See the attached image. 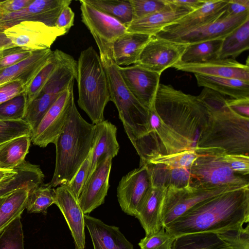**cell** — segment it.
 Instances as JSON below:
<instances>
[{
	"mask_svg": "<svg viewBox=\"0 0 249 249\" xmlns=\"http://www.w3.org/2000/svg\"><path fill=\"white\" fill-rule=\"evenodd\" d=\"M53 52L51 49L33 51L25 60L0 70V87L7 83L19 80L27 89L51 57Z\"/></svg>",
	"mask_w": 249,
	"mask_h": 249,
	"instance_id": "cell-22",
	"label": "cell"
},
{
	"mask_svg": "<svg viewBox=\"0 0 249 249\" xmlns=\"http://www.w3.org/2000/svg\"><path fill=\"white\" fill-rule=\"evenodd\" d=\"M167 0L168 4L163 9L145 18L133 20L126 26V32L154 36L164 28L193 11Z\"/></svg>",
	"mask_w": 249,
	"mask_h": 249,
	"instance_id": "cell-21",
	"label": "cell"
},
{
	"mask_svg": "<svg viewBox=\"0 0 249 249\" xmlns=\"http://www.w3.org/2000/svg\"><path fill=\"white\" fill-rule=\"evenodd\" d=\"M199 156L194 150H186L172 154L158 156L149 160L147 163L162 164L171 168H189Z\"/></svg>",
	"mask_w": 249,
	"mask_h": 249,
	"instance_id": "cell-40",
	"label": "cell"
},
{
	"mask_svg": "<svg viewBox=\"0 0 249 249\" xmlns=\"http://www.w3.org/2000/svg\"><path fill=\"white\" fill-rule=\"evenodd\" d=\"M34 0H8L0 1V11L2 15L18 12L29 5Z\"/></svg>",
	"mask_w": 249,
	"mask_h": 249,
	"instance_id": "cell-49",
	"label": "cell"
},
{
	"mask_svg": "<svg viewBox=\"0 0 249 249\" xmlns=\"http://www.w3.org/2000/svg\"><path fill=\"white\" fill-rule=\"evenodd\" d=\"M74 18V12L69 6H66L63 9L58 17L55 27L68 32L73 25Z\"/></svg>",
	"mask_w": 249,
	"mask_h": 249,
	"instance_id": "cell-50",
	"label": "cell"
},
{
	"mask_svg": "<svg viewBox=\"0 0 249 249\" xmlns=\"http://www.w3.org/2000/svg\"><path fill=\"white\" fill-rule=\"evenodd\" d=\"M228 0H206L204 5L158 33L155 36L173 40L215 20L224 13Z\"/></svg>",
	"mask_w": 249,
	"mask_h": 249,
	"instance_id": "cell-13",
	"label": "cell"
},
{
	"mask_svg": "<svg viewBox=\"0 0 249 249\" xmlns=\"http://www.w3.org/2000/svg\"><path fill=\"white\" fill-rule=\"evenodd\" d=\"M71 3V0H34L29 5L18 12L2 15L0 30L4 31L24 21H39L55 27L61 11Z\"/></svg>",
	"mask_w": 249,
	"mask_h": 249,
	"instance_id": "cell-15",
	"label": "cell"
},
{
	"mask_svg": "<svg viewBox=\"0 0 249 249\" xmlns=\"http://www.w3.org/2000/svg\"><path fill=\"white\" fill-rule=\"evenodd\" d=\"M3 30H0V51L15 46L6 37Z\"/></svg>",
	"mask_w": 249,
	"mask_h": 249,
	"instance_id": "cell-54",
	"label": "cell"
},
{
	"mask_svg": "<svg viewBox=\"0 0 249 249\" xmlns=\"http://www.w3.org/2000/svg\"><path fill=\"white\" fill-rule=\"evenodd\" d=\"M4 33L15 46L36 51L50 49L57 37L67 32L41 22L24 21L7 28Z\"/></svg>",
	"mask_w": 249,
	"mask_h": 249,
	"instance_id": "cell-11",
	"label": "cell"
},
{
	"mask_svg": "<svg viewBox=\"0 0 249 249\" xmlns=\"http://www.w3.org/2000/svg\"><path fill=\"white\" fill-rule=\"evenodd\" d=\"M194 75L198 87L211 89L231 98H249V82L230 78Z\"/></svg>",
	"mask_w": 249,
	"mask_h": 249,
	"instance_id": "cell-29",
	"label": "cell"
},
{
	"mask_svg": "<svg viewBox=\"0 0 249 249\" xmlns=\"http://www.w3.org/2000/svg\"><path fill=\"white\" fill-rule=\"evenodd\" d=\"M31 142V137L24 136L0 145V168L12 169L22 164Z\"/></svg>",
	"mask_w": 249,
	"mask_h": 249,
	"instance_id": "cell-31",
	"label": "cell"
},
{
	"mask_svg": "<svg viewBox=\"0 0 249 249\" xmlns=\"http://www.w3.org/2000/svg\"><path fill=\"white\" fill-rule=\"evenodd\" d=\"M172 3L185 7L192 11L196 10L202 6L206 0H170Z\"/></svg>",
	"mask_w": 249,
	"mask_h": 249,
	"instance_id": "cell-53",
	"label": "cell"
},
{
	"mask_svg": "<svg viewBox=\"0 0 249 249\" xmlns=\"http://www.w3.org/2000/svg\"><path fill=\"white\" fill-rule=\"evenodd\" d=\"M77 62L78 105L96 124L104 121L105 108L110 101L106 72L92 46L80 53Z\"/></svg>",
	"mask_w": 249,
	"mask_h": 249,
	"instance_id": "cell-5",
	"label": "cell"
},
{
	"mask_svg": "<svg viewBox=\"0 0 249 249\" xmlns=\"http://www.w3.org/2000/svg\"><path fill=\"white\" fill-rule=\"evenodd\" d=\"M95 132V124L82 117L73 97L64 128L54 143L55 168L48 183L52 187L65 185L72 178L92 147Z\"/></svg>",
	"mask_w": 249,
	"mask_h": 249,
	"instance_id": "cell-3",
	"label": "cell"
},
{
	"mask_svg": "<svg viewBox=\"0 0 249 249\" xmlns=\"http://www.w3.org/2000/svg\"><path fill=\"white\" fill-rule=\"evenodd\" d=\"M9 195L4 196H2V197H0V206H1V205L2 204V203L5 201V200L7 198V197Z\"/></svg>",
	"mask_w": 249,
	"mask_h": 249,
	"instance_id": "cell-56",
	"label": "cell"
},
{
	"mask_svg": "<svg viewBox=\"0 0 249 249\" xmlns=\"http://www.w3.org/2000/svg\"><path fill=\"white\" fill-rule=\"evenodd\" d=\"M176 238L163 227L159 231L142 239L139 246L141 249H172Z\"/></svg>",
	"mask_w": 249,
	"mask_h": 249,
	"instance_id": "cell-43",
	"label": "cell"
},
{
	"mask_svg": "<svg viewBox=\"0 0 249 249\" xmlns=\"http://www.w3.org/2000/svg\"><path fill=\"white\" fill-rule=\"evenodd\" d=\"M172 249H236L217 232L189 233L176 237Z\"/></svg>",
	"mask_w": 249,
	"mask_h": 249,
	"instance_id": "cell-30",
	"label": "cell"
},
{
	"mask_svg": "<svg viewBox=\"0 0 249 249\" xmlns=\"http://www.w3.org/2000/svg\"><path fill=\"white\" fill-rule=\"evenodd\" d=\"M55 51L57 56L56 65L39 92L60 94L77 78V61L61 50Z\"/></svg>",
	"mask_w": 249,
	"mask_h": 249,
	"instance_id": "cell-26",
	"label": "cell"
},
{
	"mask_svg": "<svg viewBox=\"0 0 249 249\" xmlns=\"http://www.w3.org/2000/svg\"><path fill=\"white\" fill-rule=\"evenodd\" d=\"M98 10L118 20L127 26L133 20L129 0H84Z\"/></svg>",
	"mask_w": 249,
	"mask_h": 249,
	"instance_id": "cell-35",
	"label": "cell"
},
{
	"mask_svg": "<svg viewBox=\"0 0 249 249\" xmlns=\"http://www.w3.org/2000/svg\"><path fill=\"white\" fill-rule=\"evenodd\" d=\"M26 88L19 80L7 83L0 87V105L24 93Z\"/></svg>",
	"mask_w": 249,
	"mask_h": 249,
	"instance_id": "cell-48",
	"label": "cell"
},
{
	"mask_svg": "<svg viewBox=\"0 0 249 249\" xmlns=\"http://www.w3.org/2000/svg\"><path fill=\"white\" fill-rule=\"evenodd\" d=\"M0 249H24L21 216H18L0 234Z\"/></svg>",
	"mask_w": 249,
	"mask_h": 249,
	"instance_id": "cell-38",
	"label": "cell"
},
{
	"mask_svg": "<svg viewBox=\"0 0 249 249\" xmlns=\"http://www.w3.org/2000/svg\"><path fill=\"white\" fill-rule=\"evenodd\" d=\"M227 104L236 113L249 118V98H227Z\"/></svg>",
	"mask_w": 249,
	"mask_h": 249,
	"instance_id": "cell-52",
	"label": "cell"
},
{
	"mask_svg": "<svg viewBox=\"0 0 249 249\" xmlns=\"http://www.w3.org/2000/svg\"><path fill=\"white\" fill-rule=\"evenodd\" d=\"M103 64L107 78L110 101L116 107L124 131L135 147L148 135V110L127 88L114 61L110 60Z\"/></svg>",
	"mask_w": 249,
	"mask_h": 249,
	"instance_id": "cell-6",
	"label": "cell"
},
{
	"mask_svg": "<svg viewBox=\"0 0 249 249\" xmlns=\"http://www.w3.org/2000/svg\"><path fill=\"white\" fill-rule=\"evenodd\" d=\"M151 186L146 162L140 163L135 168L124 176L117 190L119 205L125 213L135 216L137 210Z\"/></svg>",
	"mask_w": 249,
	"mask_h": 249,
	"instance_id": "cell-14",
	"label": "cell"
},
{
	"mask_svg": "<svg viewBox=\"0 0 249 249\" xmlns=\"http://www.w3.org/2000/svg\"><path fill=\"white\" fill-rule=\"evenodd\" d=\"M152 36L126 32L118 37L112 46V60L119 66L135 64Z\"/></svg>",
	"mask_w": 249,
	"mask_h": 249,
	"instance_id": "cell-27",
	"label": "cell"
},
{
	"mask_svg": "<svg viewBox=\"0 0 249 249\" xmlns=\"http://www.w3.org/2000/svg\"><path fill=\"white\" fill-rule=\"evenodd\" d=\"M79 2L81 20L96 42L102 63L112 60L113 44L118 37L126 32V26L84 0Z\"/></svg>",
	"mask_w": 249,
	"mask_h": 249,
	"instance_id": "cell-7",
	"label": "cell"
},
{
	"mask_svg": "<svg viewBox=\"0 0 249 249\" xmlns=\"http://www.w3.org/2000/svg\"><path fill=\"white\" fill-rule=\"evenodd\" d=\"M74 81L61 93L44 115L31 137L33 144L46 147L54 144L62 131L73 94Z\"/></svg>",
	"mask_w": 249,
	"mask_h": 249,
	"instance_id": "cell-10",
	"label": "cell"
},
{
	"mask_svg": "<svg viewBox=\"0 0 249 249\" xmlns=\"http://www.w3.org/2000/svg\"><path fill=\"white\" fill-rule=\"evenodd\" d=\"M236 249H249V225L238 230L217 232Z\"/></svg>",
	"mask_w": 249,
	"mask_h": 249,
	"instance_id": "cell-46",
	"label": "cell"
},
{
	"mask_svg": "<svg viewBox=\"0 0 249 249\" xmlns=\"http://www.w3.org/2000/svg\"><path fill=\"white\" fill-rule=\"evenodd\" d=\"M173 68L194 74L230 78L249 82L248 64H243L232 58H216L198 63H178Z\"/></svg>",
	"mask_w": 249,
	"mask_h": 249,
	"instance_id": "cell-18",
	"label": "cell"
},
{
	"mask_svg": "<svg viewBox=\"0 0 249 249\" xmlns=\"http://www.w3.org/2000/svg\"><path fill=\"white\" fill-rule=\"evenodd\" d=\"M154 107L160 119L195 150L209 118L208 111L198 96L160 84Z\"/></svg>",
	"mask_w": 249,
	"mask_h": 249,
	"instance_id": "cell-4",
	"label": "cell"
},
{
	"mask_svg": "<svg viewBox=\"0 0 249 249\" xmlns=\"http://www.w3.org/2000/svg\"><path fill=\"white\" fill-rule=\"evenodd\" d=\"M2 15V14H1V12L0 11V18H1V17Z\"/></svg>",
	"mask_w": 249,
	"mask_h": 249,
	"instance_id": "cell-57",
	"label": "cell"
},
{
	"mask_svg": "<svg viewBox=\"0 0 249 249\" xmlns=\"http://www.w3.org/2000/svg\"><path fill=\"white\" fill-rule=\"evenodd\" d=\"M33 51L14 46L0 51V70L18 64L29 57Z\"/></svg>",
	"mask_w": 249,
	"mask_h": 249,
	"instance_id": "cell-45",
	"label": "cell"
},
{
	"mask_svg": "<svg viewBox=\"0 0 249 249\" xmlns=\"http://www.w3.org/2000/svg\"><path fill=\"white\" fill-rule=\"evenodd\" d=\"M188 44L152 36L135 64L161 75L179 63Z\"/></svg>",
	"mask_w": 249,
	"mask_h": 249,
	"instance_id": "cell-12",
	"label": "cell"
},
{
	"mask_svg": "<svg viewBox=\"0 0 249 249\" xmlns=\"http://www.w3.org/2000/svg\"><path fill=\"white\" fill-rule=\"evenodd\" d=\"M116 136L117 127L111 122L104 120L95 124L91 163L86 182L100 163L118 154L119 145Z\"/></svg>",
	"mask_w": 249,
	"mask_h": 249,
	"instance_id": "cell-24",
	"label": "cell"
},
{
	"mask_svg": "<svg viewBox=\"0 0 249 249\" xmlns=\"http://www.w3.org/2000/svg\"><path fill=\"white\" fill-rule=\"evenodd\" d=\"M249 186L209 198L164 226L175 237L189 233L238 230L249 222Z\"/></svg>",
	"mask_w": 249,
	"mask_h": 249,
	"instance_id": "cell-1",
	"label": "cell"
},
{
	"mask_svg": "<svg viewBox=\"0 0 249 249\" xmlns=\"http://www.w3.org/2000/svg\"><path fill=\"white\" fill-rule=\"evenodd\" d=\"M92 148L87 159L82 164L69 182L64 185L74 197L78 200L85 184L91 163Z\"/></svg>",
	"mask_w": 249,
	"mask_h": 249,
	"instance_id": "cell-44",
	"label": "cell"
},
{
	"mask_svg": "<svg viewBox=\"0 0 249 249\" xmlns=\"http://www.w3.org/2000/svg\"><path fill=\"white\" fill-rule=\"evenodd\" d=\"M26 107V97L23 93L0 105V119L24 120Z\"/></svg>",
	"mask_w": 249,
	"mask_h": 249,
	"instance_id": "cell-41",
	"label": "cell"
},
{
	"mask_svg": "<svg viewBox=\"0 0 249 249\" xmlns=\"http://www.w3.org/2000/svg\"><path fill=\"white\" fill-rule=\"evenodd\" d=\"M36 186H25L10 195L0 206V234L26 209L31 190Z\"/></svg>",
	"mask_w": 249,
	"mask_h": 249,
	"instance_id": "cell-32",
	"label": "cell"
},
{
	"mask_svg": "<svg viewBox=\"0 0 249 249\" xmlns=\"http://www.w3.org/2000/svg\"><path fill=\"white\" fill-rule=\"evenodd\" d=\"M146 165L152 187L183 188L192 185L189 168H171L162 164L147 162Z\"/></svg>",
	"mask_w": 249,
	"mask_h": 249,
	"instance_id": "cell-28",
	"label": "cell"
},
{
	"mask_svg": "<svg viewBox=\"0 0 249 249\" xmlns=\"http://www.w3.org/2000/svg\"><path fill=\"white\" fill-rule=\"evenodd\" d=\"M209 118L195 152L198 155L238 154L249 156V118L233 111L225 96L203 88L197 96Z\"/></svg>",
	"mask_w": 249,
	"mask_h": 249,
	"instance_id": "cell-2",
	"label": "cell"
},
{
	"mask_svg": "<svg viewBox=\"0 0 249 249\" xmlns=\"http://www.w3.org/2000/svg\"><path fill=\"white\" fill-rule=\"evenodd\" d=\"M119 72L127 88L148 110L154 105L160 85V74L137 64L118 66Z\"/></svg>",
	"mask_w": 249,
	"mask_h": 249,
	"instance_id": "cell-16",
	"label": "cell"
},
{
	"mask_svg": "<svg viewBox=\"0 0 249 249\" xmlns=\"http://www.w3.org/2000/svg\"><path fill=\"white\" fill-rule=\"evenodd\" d=\"M166 188L151 186L137 210L135 216L144 230L145 236L156 233L164 227L161 209Z\"/></svg>",
	"mask_w": 249,
	"mask_h": 249,
	"instance_id": "cell-25",
	"label": "cell"
},
{
	"mask_svg": "<svg viewBox=\"0 0 249 249\" xmlns=\"http://www.w3.org/2000/svg\"><path fill=\"white\" fill-rule=\"evenodd\" d=\"M84 220L94 249H133L118 227L107 225L88 214H84Z\"/></svg>",
	"mask_w": 249,
	"mask_h": 249,
	"instance_id": "cell-23",
	"label": "cell"
},
{
	"mask_svg": "<svg viewBox=\"0 0 249 249\" xmlns=\"http://www.w3.org/2000/svg\"><path fill=\"white\" fill-rule=\"evenodd\" d=\"M54 200L55 189L49 183H42L31 190L26 209L29 213L46 214L48 208L54 204Z\"/></svg>",
	"mask_w": 249,
	"mask_h": 249,
	"instance_id": "cell-36",
	"label": "cell"
},
{
	"mask_svg": "<svg viewBox=\"0 0 249 249\" xmlns=\"http://www.w3.org/2000/svg\"><path fill=\"white\" fill-rule=\"evenodd\" d=\"M245 187L224 185L199 187L188 186L177 188L169 186L166 188L162 205L161 221L163 226L164 227L190 208L204 200L226 192Z\"/></svg>",
	"mask_w": 249,
	"mask_h": 249,
	"instance_id": "cell-9",
	"label": "cell"
},
{
	"mask_svg": "<svg viewBox=\"0 0 249 249\" xmlns=\"http://www.w3.org/2000/svg\"><path fill=\"white\" fill-rule=\"evenodd\" d=\"M249 12V0H228L224 15L234 16Z\"/></svg>",
	"mask_w": 249,
	"mask_h": 249,
	"instance_id": "cell-51",
	"label": "cell"
},
{
	"mask_svg": "<svg viewBox=\"0 0 249 249\" xmlns=\"http://www.w3.org/2000/svg\"><path fill=\"white\" fill-rule=\"evenodd\" d=\"M249 49V19L225 37L217 58L234 59Z\"/></svg>",
	"mask_w": 249,
	"mask_h": 249,
	"instance_id": "cell-33",
	"label": "cell"
},
{
	"mask_svg": "<svg viewBox=\"0 0 249 249\" xmlns=\"http://www.w3.org/2000/svg\"><path fill=\"white\" fill-rule=\"evenodd\" d=\"M0 169H1V168H0Z\"/></svg>",
	"mask_w": 249,
	"mask_h": 249,
	"instance_id": "cell-58",
	"label": "cell"
},
{
	"mask_svg": "<svg viewBox=\"0 0 249 249\" xmlns=\"http://www.w3.org/2000/svg\"><path fill=\"white\" fill-rule=\"evenodd\" d=\"M33 134L32 127L24 120L0 119V145L22 136H29L32 137Z\"/></svg>",
	"mask_w": 249,
	"mask_h": 249,
	"instance_id": "cell-39",
	"label": "cell"
},
{
	"mask_svg": "<svg viewBox=\"0 0 249 249\" xmlns=\"http://www.w3.org/2000/svg\"><path fill=\"white\" fill-rule=\"evenodd\" d=\"M223 39L209 40L188 44L181 63H198L217 58Z\"/></svg>",
	"mask_w": 249,
	"mask_h": 249,
	"instance_id": "cell-34",
	"label": "cell"
},
{
	"mask_svg": "<svg viewBox=\"0 0 249 249\" xmlns=\"http://www.w3.org/2000/svg\"><path fill=\"white\" fill-rule=\"evenodd\" d=\"M18 172V167L12 169H0V182L16 174Z\"/></svg>",
	"mask_w": 249,
	"mask_h": 249,
	"instance_id": "cell-55",
	"label": "cell"
},
{
	"mask_svg": "<svg viewBox=\"0 0 249 249\" xmlns=\"http://www.w3.org/2000/svg\"><path fill=\"white\" fill-rule=\"evenodd\" d=\"M193 187L249 186L248 177L233 172L221 155H200L189 168Z\"/></svg>",
	"mask_w": 249,
	"mask_h": 249,
	"instance_id": "cell-8",
	"label": "cell"
},
{
	"mask_svg": "<svg viewBox=\"0 0 249 249\" xmlns=\"http://www.w3.org/2000/svg\"><path fill=\"white\" fill-rule=\"evenodd\" d=\"M248 19L249 12L231 16H225L224 13L219 18L173 41L190 44L209 40L223 39Z\"/></svg>",
	"mask_w": 249,
	"mask_h": 249,
	"instance_id": "cell-20",
	"label": "cell"
},
{
	"mask_svg": "<svg viewBox=\"0 0 249 249\" xmlns=\"http://www.w3.org/2000/svg\"><path fill=\"white\" fill-rule=\"evenodd\" d=\"M129 1L132 8L133 20L158 12L168 4L167 0H129Z\"/></svg>",
	"mask_w": 249,
	"mask_h": 249,
	"instance_id": "cell-42",
	"label": "cell"
},
{
	"mask_svg": "<svg viewBox=\"0 0 249 249\" xmlns=\"http://www.w3.org/2000/svg\"><path fill=\"white\" fill-rule=\"evenodd\" d=\"M57 61V54L54 51L47 63L35 76L25 90L24 93L27 107L41 90L53 71Z\"/></svg>",
	"mask_w": 249,
	"mask_h": 249,
	"instance_id": "cell-37",
	"label": "cell"
},
{
	"mask_svg": "<svg viewBox=\"0 0 249 249\" xmlns=\"http://www.w3.org/2000/svg\"><path fill=\"white\" fill-rule=\"evenodd\" d=\"M54 204L65 219L74 239L75 249H85L84 213L77 200L63 185L55 189Z\"/></svg>",
	"mask_w": 249,
	"mask_h": 249,
	"instance_id": "cell-19",
	"label": "cell"
},
{
	"mask_svg": "<svg viewBox=\"0 0 249 249\" xmlns=\"http://www.w3.org/2000/svg\"><path fill=\"white\" fill-rule=\"evenodd\" d=\"M112 160L109 157L100 163L86 182L77 200L84 214L104 203L109 187Z\"/></svg>",
	"mask_w": 249,
	"mask_h": 249,
	"instance_id": "cell-17",
	"label": "cell"
},
{
	"mask_svg": "<svg viewBox=\"0 0 249 249\" xmlns=\"http://www.w3.org/2000/svg\"><path fill=\"white\" fill-rule=\"evenodd\" d=\"M221 156L233 172L248 176L249 156L238 154L222 155Z\"/></svg>",
	"mask_w": 249,
	"mask_h": 249,
	"instance_id": "cell-47",
	"label": "cell"
}]
</instances>
